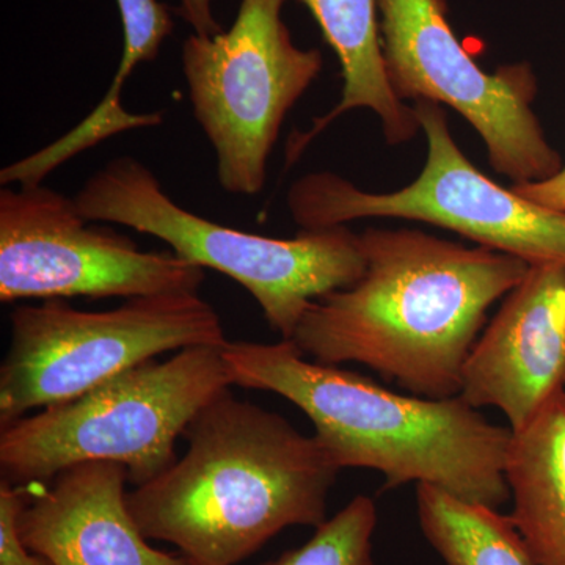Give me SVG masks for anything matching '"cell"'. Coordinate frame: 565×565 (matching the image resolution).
<instances>
[{"mask_svg": "<svg viewBox=\"0 0 565 565\" xmlns=\"http://www.w3.org/2000/svg\"><path fill=\"white\" fill-rule=\"evenodd\" d=\"M359 281L313 300L289 341L313 362L360 363L415 396H459L490 307L531 264L419 230L366 228Z\"/></svg>", "mask_w": 565, "mask_h": 565, "instance_id": "6da1fadb", "label": "cell"}, {"mask_svg": "<svg viewBox=\"0 0 565 565\" xmlns=\"http://www.w3.org/2000/svg\"><path fill=\"white\" fill-rule=\"evenodd\" d=\"M189 449L128 493L147 539L170 542L192 565H236L291 526H321L340 468L316 437L232 388L189 424Z\"/></svg>", "mask_w": 565, "mask_h": 565, "instance_id": "7a4b0ae2", "label": "cell"}, {"mask_svg": "<svg viewBox=\"0 0 565 565\" xmlns=\"http://www.w3.org/2000/svg\"><path fill=\"white\" fill-rule=\"evenodd\" d=\"M222 353L233 385L280 394L299 407L340 470L367 468L384 476L386 490L416 482L486 508L511 500V427L489 422L462 397L390 392L362 374L308 360L289 340L226 341Z\"/></svg>", "mask_w": 565, "mask_h": 565, "instance_id": "3957f363", "label": "cell"}, {"mask_svg": "<svg viewBox=\"0 0 565 565\" xmlns=\"http://www.w3.org/2000/svg\"><path fill=\"white\" fill-rule=\"evenodd\" d=\"M223 345L182 349L162 363L150 360L2 427V481H51L84 462L125 465L136 487L166 473L192 419L233 386Z\"/></svg>", "mask_w": 565, "mask_h": 565, "instance_id": "277c9868", "label": "cell"}, {"mask_svg": "<svg viewBox=\"0 0 565 565\" xmlns=\"http://www.w3.org/2000/svg\"><path fill=\"white\" fill-rule=\"evenodd\" d=\"M84 217L163 241L178 258L239 282L289 340L313 300L363 277L360 234L348 226L302 230L291 239L241 232L181 207L132 156L111 159L74 196Z\"/></svg>", "mask_w": 565, "mask_h": 565, "instance_id": "5b68a950", "label": "cell"}, {"mask_svg": "<svg viewBox=\"0 0 565 565\" xmlns=\"http://www.w3.org/2000/svg\"><path fill=\"white\" fill-rule=\"evenodd\" d=\"M0 364V427L66 403L163 352L226 343L222 319L199 292L126 299L82 311L63 299L20 305Z\"/></svg>", "mask_w": 565, "mask_h": 565, "instance_id": "8992f818", "label": "cell"}, {"mask_svg": "<svg viewBox=\"0 0 565 565\" xmlns=\"http://www.w3.org/2000/svg\"><path fill=\"white\" fill-rule=\"evenodd\" d=\"M427 139V161L396 192H364L337 173H308L288 192L302 230L334 228L360 218L430 223L527 264L565 263V212L516 195L487 178L457 147L441 104H414Z\"/></svg>", "mask_w": 565, "mask_h": 565, "instance_id": "52a82bcc", "label": "cell"}, {"mask_svg": "<svg viewBox=\"0 0 565 565\" xmlns=\"http://www.w3.org/2000/svg\"><path fill=\"white\" fill-rule=\"evenodd\" d=\"M286 2L241 0L230 31L182 43L193 117L214 148L218 184L234 195L263 191L282 122L323 68L318 47L294 43Z\"/></svg>", "mask_w": 565, "mask_h": 565, "instance_id": "ba28073f", "label": "cell"}, {"mask_svg": "<svg viewBox=\"0 0 565 565\" xmlns=\"http://www.w3.org/2000/svg\"><path fill=\"white\" fill-rule=\"evenodd\" d=\"M379 13L386 77L401 102L446 104L462 115L494 172L514 184L563 169L533 110L539 81L530 62L479 68L452 31L446 0H379Z\"/></svg>", "mask_w": 565, "mask_h": 565, "instance_id": "9c48e42d", "label": "cell"}, {"mask_svg": "<svg viewBox=\"0 0 565 565\" xmlns=\"http://www.w3.org/2000/svg\"><path fill=\"white\" fill-rule=\"evenodd\" d=\"M106 225L43 182L2 185L0 302L200 291L203 267L173 252L140 250Z\"/></svg>", "mask_w": 565, "mask_h": 565, "instance_id": "30bf717a", "label": "cell"}, {"mask_svg": "<svg viewBox=\"0 0 565 565\" xmlns=\"http://www.w3.org/2000/svg\"><path fill=\"white\" fill-rule=\"evenodd\" d=\"M565 388V263L531 264L476 340L459 396L522 430Z\"/></svg>", "mask_w": 565, "mask_h": 565, "instance_id": "8fae6325", "label": "cell"}, {"mask_svg": "<svg viewBox=\"0 0 565 565\" xmlns=\"http://www.w3.org/2000/svg\"><path fill=\"white\" fill-rule=\"evenodd\" d=\"M20 515L24 544L52 565H192L152 548L128 508V468L84 462L51 479Z\"/></svg>", "mask_w": 565, "mask_h": 565, "instance_id": "7c38bea8", "label": "cell"}, {"mask_svg": "<svg viewBox=\"0 0 565 565\" xmlns=\"http://www.w3.org/2000/svg\"><path fill=\"white\" fill-rule=\"evenodd\" d=\"M318 22L323 40L341 65L343 93L329 114L316 118L310 131L294 132L288 143V166L341 115L373 110L381 120L386 143L403 145L419 131L414 107L394 95L386 77L382 51L379 0H299Z\"/></svg>", "mask_w": 565, "mask_h": 565, "instance_id": "4fadbf2b", "label": "cell"}, {"mask_svg": "<svg viewBox=\"0 0 565 565\" xmlns=\"http://www.w3.org/2000/svg\"><path fill=\"white\" fill-rule=\"evenodd\" d=\"M505 482L512 523L534 565H565V388L512 433Z\"/></svg>", "mask_w": 565, "mask_h": 565, "instance_id": "5bb4252c", "label": "cell"}, {"mask_svg": "<svg viewBox=\"0 0 565 565\" xmlns=\"http://www.w3.org/2000/svg\"><path fill=\"white\" fill-rule=\"evenodd\" d=\"M419 526L446 565H534L511 516L459 500L438 487H416Z\"/></svg>", "mask_w": 565, "mask_h": 565, "instance_id": "9a60e30c", "label": "cell"}, {"mask_svg": "<svg viewBox=\"0 0 565 565\" xmlns=\"http://www.w3.org/2000/svg\"><path fill=\"white\" fill-rule=\"evenodd\" d=\"M375 526L374 500L359 494L337 515L316 527L307 544L263 565H374Z\"/></svg>", "mask_w": 565, "mask_h": 565, "instance_id": "2e32d148", "label": "cell"}, {"mask_svg": "<svg viewBox=\"0 0 565 565\" xmlns=\"http://www.w3.org/2000/svg\"><path fill=\"white\" fill-rule=\"evenodd\" d=\"M115 2L120 13L122 51L120 65L103 98V106L109 110L120 109L126 81L132 76L140 63H151L159 57L163 41L174 31L172 10L159 0Z\"/></svg>", "mask_w": 565, "mask_h": 565, "instance_id": "e0dca14e", "label": "cell"}, {"mask_svg": "<svg viewBox=\"0 0 565 565\" xmlns=\"http://www.w3.org/2000/svg\"><path fill=\"white\" fill-rule=\"evenodd\" d=\"M25 504L28 498L20 487L0 482V565H52L21 539L18 522Z\"/></svg>", "mask_w": 565, "mask_h": 565, "instance_id": "ac0fdd59", "label": "cell"}, {"mask_svg": "<svg viewBox=\"0 0 565 565\" xmlns=\"http://www.w3.org/2000/svg\"><path fill=\"white\" fill-rule=\"evenodd\" d=\"M512 191L541 206L565 212V166L548 180L514 184Z\"/></svg>", "mask_w": 565, "mask_h": 565, "instance_id": "d6986e66", "label": "cell"}, {"mask_svg": "<svg viewBox=\"0 0 565 565\" xmlns=\"http://www.w3.org/2000/svg\"><path fill=\"white\" fill-rule=\"evenodd\" d=\"M214 0H178L174 13L191 25L193 33L200 36H214L223 32L212 11Z\"/></svg>", "mask_w": 565, "mask_h": 565, "instance_id": "ffe728a7", "label": "cell"}]
</instances>
